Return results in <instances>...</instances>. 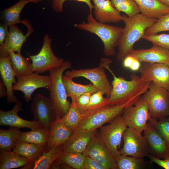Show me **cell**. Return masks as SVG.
<instances>
[{
    "instance_id": "obj_2",
    "label": "cell",
    "mask_w": 169,
    "mask_h": 169,
    "mask_svg": "<svg viewBox=\"0 0 169 169\" xmlns=\"http://www.w3.org/2000/svg\"><path fill=\"white\" fill-rule=\"evenodd\" d=\"M123 21L125 24L118 46L117 60L122 62L133 49L134 44L145 34V31L151 27L157 19L148 17L141 13L129 17L123 15Z\"/></svg>"
},
{
    "instance_id": "obj_25",
    "label": "cell",
    "mask_w": 169,
    "mask_h": 169,
    "mask_svg": "<svg viewBox=\"0 0 169 169\" xmlns=\"http://www.w3.org/2000/svg\"><path fill=\"white\" fill-rule=\"evenodd\" d=\"M64 144L54 147L47 152L44 151L36 160L21 169H48L62 153Z\"/></svg>"
},
{
    "instance_id": "obj_49",
    "label": "cell",
    "mask_w": 169,
    "mask_h": 169,
    "mask_svg": "<svg viewBox=\"0 0 169 169\" xmlns=\"http://www.w3.org/2000/svg\"><path fill=\"white\" fill-rule=\"evenodd\" d=\"M167 65L168 66V67H169V62L167 63Z\"/></svg>"
},
{
    "instance_id": "obj_9",
    "label": "cell",
    "mask_w": 169,
    "mask_h": 169,
    "mask_svg": "<svg viewBox=\"0 0 169 169\" xmlns=\"http://www.w3.org/2000/svg\"><path fill=\"white\" fill-rule=\"evenodd\" d=\"M136 130L127 127L123 136V145L119 151L121 155L144 158L149 155V148L144 136Z\"/></svg>"
},
{
    "instance_id": "obj_1",
    "label": "cell",
    "mask_w": 169,
    "mask_h": 169,
    "mask_svg": "<svg viewBox=\"0 0 169 169\" xmlns=\"http://www.w3.org/2000/svg\"><path fill=\"white\" fill-rule=\"evenodd\" d=\"M112 63L110 59L102 58L99 65L108 70L113 77L111 83L112 90L107 105H122L137 95L146 93L150 83L134 73L131 75L130 80H126L122 76H116L110 68Z\"/></svg>"
},
{
    "instance_id": "obj_48",
    "label": "cell",
    "mask_w": 169,
    "mask_h": 169,
    "mask_svg": "<svg viewBox=\"0 0 169 169\" xmlns=\"http://www.w3.org/2000/svg\"><path fill=\"white\" fill-rule=\"evenodd\" d=\"M42 0H27V1L28 3H35Z\"/></svg>"
},
{
    "instance_id": "obj_13",
    "label": "cell",
    "mask_w": 169,
    "mask_h": 169,
    "mask_svg": "<svg viewBox=\"0 0 169 169\" xmlns=\"http://www.w3.org/2000/svg\"><path fill=\"white\" fill-rule=\"evenodd\" d=\"M32 72L17 77V81L13 85V90H18L24 94L27 102L32 99V95L36 90L41 88H48L51 84L50 75H43Z\"/></svg>"
},
{
    "instance_id": "obj_35",
    "label": "cell",
    "mask_w": 169,
    "mask_h": 169,
    "mask_svg": "<svg viewBox=\"0 0 169 169\" xmlns=\"http://www.w3.org/2000/svg\"><path fill=\"white\" fill-rule=\"evenodd\" d=\"M116 161V169H141L145 164L143 158L121 155Z\"/></svg>"
},
{
    "instance_id": "obj_29",
    "label": "cell",
    "mask_w": 169,
    "mask_h": 169,
    "mask_svg": "<svg viewBox=\"0 0 169 169\" xmlns=\"http://www.w3.org/2000/svg\"><path fill=\"white\" fill-rule=\"evenodd\" d=\"M45 146L28 142L19 141L13 151L32 162L38 159L43 153Z\"/></svg>"
},
{
    "instance_id": "obj_39",
    "label": "cell",
    "mask_w": 169,
    "mask_h": 169,
    "mask_svg": "<svg viewBox=\"0 0 169 169\" xmlns=\"http://www.w3.org/2000/svg\"><path fill=\"white\" fill-rule=\"evenodd\" d=\"M166 31H169V13L158 19L155 24L146 30L145 34H156Z\"/></svg>"
},
{
    "instance_id": "obj_43",
    "label": "cell",
    "mask_w": 169,
    "mask_h": 169,
    "mask_svg": "<svg viewBox=\"0 0 169 169\" xmlns=\"http://www.w3.org/2000/svg\"><path fill=\"white\" fill-rule=\"evenodd\" d=\"M84 169H105V168L96 161L89 156H86Z\"/></svg>"
},
{
    "instance_id": "obj_14",
    "label": "cell",
    "mask_w": 169,
    "mask_h": 169,
    "mask_svg": "<svg viewBox=\"0 0 169 169\" xmlns=\"http://www.w3.org/2000/svg\"><path fill=\"white\" fill-rule=\"evenodd\" d=\"M105 70L100 66L91 69H72L66 71L64 75L72 79L78 77L85 78L109 97L112 87L108 80Z\"/></svg>"
},
{
    "instance_id": "obj_40",
    "label": "cell",
    "mask_w": 169,
    "mask_h": 169,
    "mask_svg": "<svg viewBox=\"0 0 169 169\" xmlns=\"http://www.w3.org/2000/svg\"><path fill=\"white\" fill-rule=\"evenodd\" d=\"M142 38L169 50V34H145Z\"/></svg>"
},
{
    "instance_id": "obj_3",
    "label": "cell",
    "mask_w": 169,
    "mask_h": 169,
    "mask_svg": "<svg viewBox=\"0 0 169 169\" xmlns=\"http://www.w3.org/2000/svg\"><path fill=\"white\" fill-rule=\"evenodd\" d=\"M142 95L141 94H138L122 105H108L86 111L78 126L72 134L96 130L104 124L111 122L121 115L127 108L134 105Z\"/></svg>"
},
{
    "instance_id": "obj_38",
    "label": "cell",
    "mask_w": 169,
    "mask_h": 169,
    "mask_svg": "<svg viewBox=\"0 0 169 169\" xmlns=\"http://www.w3.org/2000/svg\"><path fill=\"white\" fill-rule=\"evenodd\" d=\"M105 94L104 92L100 90L92 94L86 108V112L107 105L109 97H104L103 95Z\"/></svg>"
},
{
    "instance_id": "obj_30",
    "label": "cell",
    "mask_w": 169,
    "mask_h": 169,
    "mask_svg": "<svg viewBox=\"0 0 169 169\" xmlns=\"http://www.w3.org/2000/svg\"><path fill=\"white\" fill-rule=\"evenodd\" d=\"M9 56L11 65L16 77L32 72V63L30 60L21 54L12 52Z\"/></svg>"
},
{
    "instance_id": "obj_7",
    "label": "cell",
    "mask_w": 169,
    "mask_h": 169,
    "mask_svg": "<svg viewBox=\"0 0 169 169\" xmlns=\"http://www.w3.org/2000/svg\"><path fill=\"white\" fill-rule=\"evenodd\" d=\"M51 39L48 34L44 36L43 44L39 52L36 55H29L31 60L32 72L38 73L49 71L62 66L65 61L56 56L51 46Z\"/></svg>"
},
{
    "instance_id": "obj_21",
    "label": "cell",
    "mask_w": 169,
    "mask_h": 169,
    "mask_svg": "<svg viewBox=\"0 0 169 169\" xmlns=\"http://www.w3.org/2000/svg\"><path fill=\"white\" fill-rule=\"evenodd\" d=\"M73 132L60 119L56 120L51 126L49 138L44 151L47 152L54 147L64 144Z\"/></svg>"
},
{
    "instance_id": "obj_22",
    "label": "cell",
    "mask_w": 169,
    "mask_h": 169,
    "mask_svg": "<svg viewBox=\"0 0 169 169\" xmlns=\"http://www.w3.org/2000/svg\"><path fill=\"white\" fill-rule=\"evenodd\" d=\"M0 73L2 80L7 92V100L8 103H16L19 100L13 93V85L16 81L9 56L0 58Z\"/></svg>"
},
{
    "instance_id": "obj_11",
    "label": "cell",
    "mask_w": 169,
    "mask_h": 169,
    "mask_svg": "<svg viewBox=\"0 0 169 169\" xmlns=\"http://www.w3.org/2000/svg\"><path fill=\"white\" fill-rule=\"evenodd\" d=\"M33 120L50 131L51 126L57 119L56 113L50 99L40 93L34 97L31 105Z\"/></svg>"
},
{
    "instance_id": "obj_24",
    "label": "cell",
    "mask_w": 169,
    "mask_h": 169,
    "mask_svg": "<svg viewBox=\"0 0 169 169\" xmlns=\"http://www.w3.org/2000/svg\"><path fill=\"white\" fill-rule=\"evenodd\" d=\"M141 13L149 17L158 19L169 13V7L157 0H134Z\"/></svg>"
},
{
    "instance_id": "obj_15",
    "label": "cell",
    "mask_w": 169,
    "mask_h": 169,
    "mask_svg": "<svg viewBox=\"0 0 169 169\" xmlns=\"http://www.w3.org/2000/svg\"><path fill=\"white\" fill-rule=\"evenodd\" d=\"M139 70L141 77L169 91V67L167 64L143 62Z\"/></svg>"
},
{
    "instance_id": "obj_27",
    "label": "cell",
    "mask_w": 169,
    "mask_h": 169,
    "mask_svg": "<svg viewBox=\"0 0 169 169\" xmlns=\"http://www.w3.org/2000/svg\"><path fill=\"white\" fill-rule=\"evenodd\" d=\"M73 79L65 75L62 76V80L64 85L68 97L72 100H75L79 96L86 92L92 94L100 90L92 83L88 84H83L75 83Z\"/></svg>"
},
{
    "instance_id": "obj_26",
    "label": "cell",
    "mask_w": 169,
    "mask_h": 169,
    "mask_svg": "<svg viewBox=\"0 0 169 169\" xmlns=\"http://www.w3.org/2000/svg\"><path fill=\"white\" fill-rule=\"evenodd\" d=\"M13 151L0 150V169H10L23 167L33 162Z\"/></svg>"
},
{
    "instance_id": "obj_45",
    "label": "cell",
    "mask_w": 169,
    "mask_h": 169,
    "mask_svg": "<svg viewBox=\"0 0 169 169\" xmlns=\"http://www.w3.org/2000/svg\"><path fill=\"white\" fill-rule=\"evenodd\" d=\"M5 24H1L0 26V46L4 43L8 33V27Z\"/></svg>"
},
{
    "instance_id": "obj_33",
    "label": "cell",
    "mask_w": 169,
    "mask_h": 169,
    "mask_svg": "<svg viewBox=\"0 0 169 169\" xmlns=\"http://www.w3.org/2000/svg\"><path fill=\"white\" fill-rule=\"evenodd\" d=\"M85 113H81L77 108L75 100H72L70 107L67 113L59 119L74 132L78 126Z\"/></svg>"
},
{
    "instance_id": "obj_20",
    "label": "cell",
    "mask_w": 169,
    "mask_h": 169,
    "mask_svg": "<svg viewBox=\"0 0 169 169\" xmlns=\"http://www.w3.org/2000/svg\"><path fill=\"white\" fill-rule=\"evenodd\" d=\"M128 55L135 58L141 63H158L167 64L169 62V50L155 44H153L149 49H133Z\"/></svg>"
},
{
    "instance_id": "obj_46",
    "label": "cell",
    "mask_w": 169,
    "mask_h": 169,
    "mask_svg": "<svg viewBox=\"0 0 169 169\" xmlns=\"http://www.w3.org/2000/svg\"><path fill=\"white\" fill-rule=\"evenodd\" d=\"M7 95V92L6 87L3 81L0 80V97H4Z\"/></svg>"
},
{
    "instance_id": "obj_16",
    "label": "cell",
    "mask_w": 169,
    "mask_h": 169,
    "mask_svg": "<svg viewBox=\"0 0 169 169\" xmlns=\"http://www.w3.org/2000/svg\"><path fill=\"white\" fill-rule=\"evenodd\" d=\"M22 106L21 101L15 103L13 108L8 111L0 110V125L18 128H26L31 130L44 128L42 124L34 120L30 121L19 117L18 113Z\"/></svg>"
},
{
    "instance_id": "obj_36",
    "label": "cell",
    "mask_w": 169,
    "mask_h": 169,
    "mask_svg": "<svg viewBox=\"0 0 169 169\" xmlns=\"http://www.w3.org/2000/svg\"><path fill=\"white\" fill-rule=\"evenodd\" d=\"M113 6L118 11L123 12L129 17L140 12V10L134 0H110Z\"/></svg>"
},
{
    "instance_id": "obj_34",
    "label": "cell",
    "mask_w": 169,
    "mask_h": 169,
    "mask_svg": "<svg viewBox=\"0 0 169 169\" xmlns=\"http://www.w3.org/2000/svg\"><path fill=\"white\" fill-rule=\"evenodd\" d=\"M85 157L82 153L62 152L57 160L73 168L84 169Z\"/></svg>"
},
{
    "instance_id": "obj_18",
    "label": "cell",
    "mask_w": 169,
    "mask_h": 169,
    "mask_svg": "<svg viewBox=\"0 0 169 169\" xmlns=\"http://www.w3.org/2000/svg\"><path fill=\"white\" fill-rule=\"evenodd\" d=\"M144 136L147 142L149 153L158 158L169 156L166 145L158 131L149 122L144 130Z\"/></svg>"
},
{
    "instance_id": "obj_42",
    "label": "cell",
    "mask_w": 169,
    "mask_h": 169,
    "mask_svg": "<svg viewBox=\"0 0 169 169\" xmlns=\"http://www.w3.org/2000/svg\"><path fill=\"white\" fill-rule=\"evenodd\" d=\"M68 0H53L52 3V7L55 11L62 12L63 11V5L64 2ZM85 3L88 6L90 11H92L94 8L93 4H92L91 0H74Z\"/></svg>"
},
{
    "instance_id": "obj_32",
    "label": "cell",
    "mask_w": 169,
    "mask_h": 169,
    "mask_svg": "<svg viewBox=\"0 0 169 169\" xmlns=\"http://www.w3.org/2000/svg\"><path fill=\"white\" fill-rule=\"evenodd\" d=\"M22 132L18 128L11 127L8 130L0 129V150H11L19 142Z\"/></svg>"
},
{
    "instance_id": "obj_17",
    "label": "cell",
    "mask_w": 169,
    "mask_h": 169,
    "mask_svg": "<svg viewBox=\"0 0 169 169\" xmlns=\"http://www.w3.org/2000/svg\"><path fill=\"white\" fill-rule=\"evenodd\" d=\"M27 28L28 32L24 35L17 27H9L6 38L3 44L0 46V57L9 56L10 53L12 52L21 54L23 44L33 31L30 25Z\"/></svg>"
},
{
    "instance_id": "obj_4",
    "label": "cell",
    "mask_w": 169,
    "mask_h": 169,
    "mask_svg": "<svg viewBox=\"0 0 169 169\" xmlns=\"http://www.w3.org/2000/svg\"><path fill=\"white\" fill-rule=\"evenodd\" d=\"M87 22L76 24L77 28L95 34L102 41L103 52L107 56H114L116 54L115 48L118 46L123 28L100 22L95 18L90 11Z\"/></svg>"
},
{
    "instance_id": "obj_31",
    "label": "cell",
    "mask_w": 169,
    "mask_h": 169,
    "mask_svg": "<svg viewBox=\"0 0 169 169\" xmlns=\"http://www.w3.org/2000/svg\"><path fill=\"white\" fill-rule=\"evenodd\" d=\"M50 131L44 128L32 130L27 132H22L19 141L32 143L45 147L49 140Z\"/></svg>"
},
{
    "instance_id": "obj_50",
    "label": "cell",
    "mask_w": 169,
    "mask_h": 169,
    "mask_svg": "<svg viewBox=\"0 0 169 169\" xmlns=\"http://www.w3.org/2000/svg\"></svg>"
},
{
    "instance_id": "obj_28",
    "label": "cell",
    "mask_w": 169,
    "mask_h": 169,
    "mask_svg": "<svg viewBox=\"0 0 169 169\" xmlns=\"http://www.w3.org/2000/svg\"><path fill=\"white\" fill-rule=\"evenodd\" d=\"M27 0H19L15 4L4 9L2 12V19L4 24L8 27L22 23L26 25L28 22L20 20V13L23 8L28 3Z\"/></svg>"
},
{
    "instance_id": "obj_5",
    "label": "cell",
    "mask_w": 169,
    "mask_h": 169,
    "mask_svg": "<svg viewBox=\"0 0 169 169\" xmlns=\"http://www.w3.org/2000/svg\"><path fill=\"white\" fill-rule=\"evenodd\" d=\"M71 65V63L67 60L62 66L49 71L51 84L47 88L50 91V98L54 108L57 119L63 117L70 106L71 103L67 100L62 76L64 71L70 68Z\"/></svg>"
},
{
    "instance_id": "obj_47",
    "label": "cell",
    "mask_w": 169,
    "mask_h": 169,
    "mask_svg": "<svg viewBox=\"0 0 169 169\" xmlns=\"http://www.w3.org/2000/svg\"><path fill=\"white\" fill-rule=\"evenodd\" d=\"M162 3L169 7V0H157Z\"/></svg>"
},
{
    "instance_id": "obj_8",
    "label": "cell",
    "mask_w": 169,
    "mask_h": 169,
    "mask_svg": "<svg viewBox=\"0 0 169 169\" xmlns=\"http://www.w3.org/2000/svg\"><path fill=\"white\" fill-rule=\"evenodd\" d=\"M127 127L120 115L109 125L101 127L99 132L102 141L116 159L121 155L119 149Z\"/></svg>"
},
{
    "instance_id": "obj_44",
    "label": "cell",
    "mask_w": 169,
    "mask_h": 169,
    "mask_svg": "<svg viewBox=\"0 0 169 169\" xmlns=\"http://www.w3.org/2000/svg\"><path fill=\"white\" fill-rule=\"evenodd\" d=\"M148 156L152 162L165 169H169V156L163 158L164 159H160L150 154Z\"/></svg>"
},
{
    "instance_id": "obj_10",
    "label": "cell",
    "mask_w": 169,
    "mask_h": 169,
    "mask_svg": "<svg viewBox=\"0 0 169 169\" xmlns=\"http://www.w3.org/2000/svg\"><path fill=\"white\" fill-rule=\"evenodd\" d=\"M121 115L127 127L143 131L151 118L144 94L134 105L127 108Z\"/></svg>"
},
{
    "instance_id": "obj_12",
    "label": "cell",
    "mask_w": 169,
    "mask_h": 169,
    "mask_svg": "<svg viewBox=\"0 0 169 169\" xmlns=\"http://www.w3.org/2000/svg\"><path fill=\"white\" fill-rule=\"evenodd\" d=\"M82 154L96 161L105 169H116V159L103 142L97 130Z\"/></svg>"
},
{
    "instance_id": "obj_19",
    "label": "cell",
    "mask_w": 169,
    "mask_h": 169,
    "mask_svg": "<svg viewBox=\"0 0 169 169\" xmlns=\"http://www.w3.org/2000/svg\"><path fill=\"white\" fill-rule=\"evenodd\" d=\"M94 17L103 23H118L123 20L124 16L112 5L110 0H92Z\"/></svg>"
},
{
    "instance_id": "obj_6",
    "label": "cell",
    "mask_w": 169,
    "mask_h": 169,
    "mask_svg": "<svg viewBox=\"0 0 169 169\" xmlns=\"http://www.w3.org/2000/svg\"><path fill=\"white\" fill-rule=\"evenodd\" d=\"M151 118L157 120L169 115V92L153 82L144 94Z\"/></svg>"
},
{
    "instance_id": "obj_37",
    "label": "cell",
    "mask_w": 169,
    "mask_h": 169,
    "mask_svg": "<svg viewBox=\"0 0 169 169\" xmlns=\"http://www.w3.org/2000/svg\"><path fill=\"white\" fill-rule=\"evenodd\" d=\"M149 122L156 128L164 139L169 154V120L166 118L159 120L151 118Z\"/></svg>"
},
{
    "instance_id": "obj_41",
    "label": "cell",
    "mask_w": 169,
    "mask_h": 169,
    "mask_svg": "<svg viewBox=\"0 0 169 169\" xmlns=\"http://www.w3.org/2000/svg\"><path fill=\"white\" fill-rule=\"evenodd\" d=\"M92 94L89 92L84 93L74 100L77 108L81 113L83 114L86 112V109Z\"/></svg>"
},
{
    "instance_id": "obj_23",
    "label": "cell",
    "mask_w": 169,
    "mask_h": 169,
    "mask_svg": "<svg viewBox=\"0 0 169 169\" xmlns=\"http://www.w3.org/2000/svg\"><path fill=\"white\" fill-rule=\"evenodd\" d=\"M96 130L82 132L75 135L72 134L64 144L63 152L82 154Z\"/></svg>"
}]
</instances>
